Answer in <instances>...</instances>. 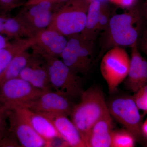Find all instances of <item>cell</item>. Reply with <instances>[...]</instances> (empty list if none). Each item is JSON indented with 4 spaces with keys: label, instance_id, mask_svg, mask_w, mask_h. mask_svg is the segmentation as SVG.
Masks as SVG:
<instances>
[{
    "label": "cell",
    "instance_id": "7",
    "mask_svg": "<svg viewBox=\"0 0 147 147\" xmlns=\"http://www.w3.org/2000/svg\"><path fill=\"white\" fill-rule=\"evenodd\" d=\"M107 106L112 117L131 132L136 141H142L144 136L142 131L143 116L132 96L116 98Z\"/></svg>",
    "mask_w": 147,
    "mask_h": 147
},
{
    "label": "cell",
    "instance_id": "18",
    "mask_svg": "<svg viewBox=\"0 0 147 147\" xmlns=\"http://www.w3.org/2000/svg\"><path fill=\"white\" fill-rule=\"evenodd\" d=\"M3 35L9 39L33 38L34 34L18 15L10 17L6 21Z\"/></svg>",
    "mask_w": 147,
    "mask_h": 147
},
{
    "label": "cell",
    "instance_id": "22",
    "mask_svg": "<svg viewBox=\"0 0 147 147\" xmlns=\"http://www.w3.org/2000/svg\"><path fill=\"white\" fill-rule=\"evenodd\" d=\"M136 142L133 134L125 129L113 130L111 147H133Z\"/></svg>",
    "mask_w": 147,
    "mask_h": 147
},
{
    "label": "cell",
    "instance_id": "19",
    "mask_svg": "<svg viewBox=\"0 0 147 147\" xmlns=\"http://www.w3.org/2000/svg\"><path fill=\"white\" fill-rule=\"evenodd\" d=\"M102 3L93 1L90 3L85 28L80 34L84 39L94 41L97 33L98 18Z\"/></svg>",
    "mask_w": 147,
    "mask_h": 147
},
{
    "label": "cell",
    "instance_id": "23",
    "mask_svg": "<svg viewBox=\"0 0 147 147\" xmlns=\"http://www.w3.org/2000/svg\"><path fill=\"white\" fill-rule=\"evenodd\" d=\"M53 13L52 10L40 13L30 21L27 26L35 35L38 32L49 27L52 21Z\"/></svg>",
    "mask_w": 147,
    "mask_h": 147
},
{
    "label": "cell",
    "instance_id": "13",
    "mask_svg": "<svg viewBox=\"0 0 147 147\" xmlns=\"http://www.w3.org/2000/svg\"><path fill=\"white\" fill-rule=\"evenodd\" d=\"M13 109L16 110L35 131L47 141L48 147L50 146V142L53 139L58 137L62 138L52 121L45 116L26 107H19Z\"/></svg>",
    "mask_w": 147,
    "mask_h": 147
},
{
    "label": "cell",
    "instance_id": "1",
    "mask_svg": "<svg viewBox=\"0 0 147 147\" xmlns=\"http://www.w3.org/2000/svg\"><path fill=\"white\" fill-rule=\"evenodd\" d=\"M80 98L69 116L85 143L91 129L108 110L103 92L97 87L84 90Z\"/></svg>",
    "mask_w": 147,
    "mask_h": 147
},
{
    "label": "cell",
    "instance_id": "33",
    "mask_svg": "<svg viewBox=\"0 0 147 147\" xmlns=\"http://www.w3.org/2000/svg\"><path fill=\"white\" fill-rule=\"evenodd\" d=\"M142 9L144 19L145 21L147 23V0H146Z\"/></svg>",
    "mask_w": 147,
    "mask_h": 147
},
{
    "label": "cell",
    "instance_id": "38",
    "mask_svg": "<svg viewBox=\"0 0 147 147\" xmlns=\"http://www.w3.org/2000/svg\"><path fill=\"white\" fill-rule=\"evenodd\" d=\"M108 1H110L111 2L117 4V2L118 0H108Z\"/></svg>",
    "mask_w": 147,
    "mask_h": 147
},
{
    "label": "cell",
    "instance_id": "16",
    "mask_svg": "<svg viewBox=\"0 0 147 147\" xmlns=\"http://www.w3.org/2000/svg\"><path fill=\"white\" fill-rule=\"evenodd\" d=\"M34 43L33 38L15 39L5 47L0 49V74L14 57L32 47Z\"/></svg>",
    "mask_w": 147,
    "mask_h": 147
},
{
    "label": "cell",
    "instance_id": "15",
    "mask_svg": "<svg viewBox=\"0 0 147 147\" xmlns=\"http://www.w3.org/2000/svg\"><path fill=\"white\" fill-rule=\"evenodd\" d=\"M42 115L52 121L61 137L69 147H86L79 130L68 116L60 114Z\"/></svg>",
    "mask_w": 147,
    "mask_h": 147
},
{
    "label": "cell",
    "instance_id": "4",
    "mask_svg": "<svg viewBox=\"0 0 147 147\" xmlns=\"http://www.w3.org/2000/svg\"><path fill=\"white\" fill-rule=\"evenodd\" d=\"M43 57L47 63L52 88L72 101L80 98L84 90L83 78L74 73L59 57Z\"/></svg>",
    "mask_w": 147,
    "mask_h": 147
},
{
    "label": "cell",
    "instance_id": "27",
    "mask_svg": "<svg viewBox=\"0 0 147 147\" xmlns=\"http://www.w3.org/2000/svg\"><path fill=\"white\" fill-rule=\"evenodd\" d=\"M10 111V109L0 102V135L7 128V120Z\"/></svg>",
    "mask_w": 147,
    "mask_h": 147
},
{
    "label": "cell",
    "instance_id": "10",
    "mask_svg": "<svg viewBox=\"0 0 147 147\" xmlns=\"http://www.w3.org/2000/svg\"><path fill=\"white\" fill-rule=\"evenodd\" d=\"M33 38V52L43 57H60L67 41L65 36L49 28L38 32Z\"/></svg>",
    "mask_w": 147,
    "mask_h": 147
},
{
    "label": "cell",
    "instance_id": "32",
    "mask_svg": "<svg viewBox=\"0 0 147 147\" xmlns=\"http://www.w3.org/2000/svg\"><path fill=\"white\" fill-rule=\"evenodd\" d=\"M9 38L3 35L0 34V49L5 47L10 42Z\"/></svg>",
    "mask_w": 147,
    "mask_h": 147
},
{
    "label": "cell",
    "instance_id": "6",
    "mask_svg": "<svg viewBox=\"0 0 147 147\" xmlns=\"http://www.w3.org/2000/svg\"><path fill=\"white\" fill-rule=\"evenodd\" d=\"M130 58L123 47H111L102 57L100 64L101 75L108 85L110 94L117 89L128 75Z\"/></svg>",
    "mask_w": 147,
    "mask_h": 147
},
{
    "label": "cell",
    "instance_id": "35",
    "mask_svg": "<svg viewBox=\"0 0 147 147\" xmlns=\"http://www.w3.org/2000/svg\"><path fill=\"white\" fill-rule=\"evenodd\" d=\"M142 131L144 136L147 137V119L142 124Z\"/></svg>",
    "mask_w": 147,
    "mask_h": 147
},
{
    "label": "cell",
    "instance_id": "34",
    "mask_svg": "<svg viewBox=\"0 0 147 147\" xmlns=\"http://www.w3.org/2000/svg\"><path fill=\"white\" fill-rule=\"evenodd\" d=\"M68 1L69 0H37L34 4L39 3L40 2L42 1H49L51 2L54 3L56 4L59 5L63 3Z\"/></svg>",
    "mask_w": 147,
    "mask_h": 147
},
{
    "label": "cell",
    "instance_id": "36",
    "mask_svg": "<svg viewBox=\"0 0 147 147\" xmlns=\"http://www.w3.org/2000/svg\"><path fill=\"white\" fill-rule=\"evenodd\" d=\"M36 1L37 0H27V1L25 3L24 5L27 6L31 5L34 4Z\"/></svg>",
    "mask_w": 147,
    "mask_h": 147
},
{
    "label": "cell",
    "instance_id": "31",
    "mask_svg": "<svg viewBox=\"0 0 147 147\" xmlns=\"http://www.w3.org/2000/svg\"><path fill=\"white\" fill-rule=\"evenodd\" d=\"M7 13L0 10V34L3 35L6 21L9 16Z\"/></svg>",
    "mask_w": 147,
    "mask_h": 147
},
{
    "label": "cell",
    "instance_id": "28",
    "mask_svg": "<svg viewBox=\"0 0 147 147\" xmlns=\"http://www.w3.org/2000/svg\"><path fill=\"white\" fill-rule=\"evenodd\" d=\"M146 85H147V61L144 58L142 61L141 74L138 82V90Z\"/></svg>",
    "mask_w": 147,
    "mask_h": 147
},
{
    "label": "cell",
    "instance_id": "3",
    "mask_svg": "<svg viewBox=\"0 0 147 147\" xmlns=\"http://www.w3.org/2000/svg\"><path fill=\"white\" fill-rule=\"evenodd\" d=\"M89 0H69L61 4L53 12L52 21L47 28L69 36L80 34L86 21Z\"/></svg>",
    "mask_w": 147,
    "mask_h": 147
},
{
    "label": "cell",
    "instance_id": "39",
    "mask_svg": "<svg viewBox=\"0 0 147 147\" xmlns=\"http://www.w3.org/2000/svg\"><path fill=\"white\" fill-rule=\"evenodd\" d=\"M145 113H146V114H147V111H146V112H145Z\"/></svg>",
    "mask_w": 147,
    "mask_h": 147
},
{
    "label": "cell",
    "instance_id": "12",
    "mask_svg": "<svg viewBox=\"0 0 147 147\" xmlns=\"http://www.w3.org/2000/svg\"><path fill=\"white\" fill-rule=\"evenodd\" d=\"M33 86L43 91L51 90L46 61L39 54L33 52L19 77Z\"/></svg>",
    "mask_w": 147,
    "mask_h": 147
},
{
    "label": "cell",
    "instance_id": "11",
    "mask_svg": "<svg viewBox=\"0 0 147 147\" xmlns=\"http://www.w3.org/2000/svg\"><path fill=\"white\" fill-rule=\"evenodd\" d=\"M8 120L9 128L16 136L21 147H48L47 141L35 131L16 110H10Z\"/></svg>",
    "mask_w": 147,
    "mask_h": 147
},
{
    "label": "cell",
    "instance_id": "2",
    "mask_svg": "<svg viewBox=\"0 0 147 147\" xmlns=\"http://www.w3.org/2000/svg\"><path fill=\"white\" fill-rule=\"evenodd\" d=\"M127 9L124 13L112 16L110 19L107 30L110 44L113 47H131L137 42L143 30L145 21L142 8L136 5Z\"/></svg>",
    "mask_w": 147,
    "mask_h": 147
},
{
    "label": "cell",
    "instance_id": "29",
    "mask_svg": "<svg viewBox=\"0 0 147 147\" xmlns=\"http://www.w3.org/2000/svg\"><path fill=\"white\" fill-rule=\"evenodd\" d=\"M141 37L137 41V45L139 49L147 55V29L144 30Z\"/></svg>",
    "mask_w": 147,
    "mask_h": 147
},
{
    "label": "cell",
    "instance_id": "17",
    "mask_svg": "<svg viewBox=\"0 0 147 147\" xmlns=\"http://www.w3.org/2000/svg\"><path fill=\"white\" fill-rule=\"evenodd\" d=\"M131 47V56L128 75L125 79L127 88L134 93L138 90V84L141 74L142 61L144 57L140 53L137 42Z\"/></svg>",
    "mask_w": 147,
    "mask_h": 147
},
{
    "label": "cell",
    "instance_id": "30",
    "mask_svg": "<svg viewBox=\"0 0 147 147\" xmlns=\"http://www.w3.org/2000/svg\"><path fill=\"white\" fill-rule=\"evenodd\" d=\"M138 0H118L117 4L122 8L129 9L136 6Z\"/></svg>",
    "mask_w": 147,
    "mask_h": 147
},
{
    "label": "cell",
    "instance_id": "14",
    "mask_svg": "<svg viewBox=\"0 0 147 147\" xmlns=\"http://www.w3.org/2000/svg\"><path fill=\"white\" fill-rule=\"evenodd\" d=\"M113 119L109 111L94 124L85 141L86 147H111Z\"/></svg>",
    "mask_w": 147,
    "mask_h": 147
},
{
    "label": "cell",
    "instance_id": "25",
    "mask_svg": "<svg viewBox=\"0 0 147 147\" xmlns=\"http://www.w3.org/2000/svg\"><path fill=\"white\" fill-rule=\"evenodd\" d=\"M139 110L147 111V85L139 89L132 96Z\"/></svg>",
    "mask_w": 147,
    "mask_h": 147
},
{
    "label": "cell",
    "instance_id": "5",
    "mask_svg": "<svg viewBox=\"0 0 147 147\" xmlns=\"http://www.w3.org/2000/svg\"><path fill=\"white\" fill-rule=\"evenodd\" d=\"M68 37L60 57L74 73L79 76H86L93 63L94 41L84 39L80 34Z\"/></svg>",
    "mask_w": 147,
    "mask_h": 147
},
{
    "label": "cell",
    "instance_id": "8",
    "mask_svg": "<svg viewBox=\"0 0 147 147\" xmlns=\"http://www.w3.org/2000/svg\"><path fill=\"white\" fill-rule=\"evenodd\" d=\"M44 92L17 77L0 85V102L11 110L24 107L39 97Z\"/></svg>",
    "mask_w": 147,
    "mask_h": 147
},
{
    "label": "cell",
    "instance_id": "21",
    "mask_svg": "<svg viewBox=\"0 0 147 147\" xmlns=\"http://www.w3.org/2000/svg\"><path fill=\"white\" fill-rule=\"evenodd\" d=\"M55 5L56 4L49 1H42L31 5L25 6V8L18 15L27 26L36 16L45 11L52 10Z\"/></svg>",
    "mask_w": 147,
    "mask_h": 147
},
{
    "label": "cell",
    "instance_id": "24",
    "mask_svg": "<svg viewBox=\"0 0 147 147\" xmlns=\"http://www.w3.org/2000/svg\"><path fill=\"white\" fill-rule=\"evenodd\" d=\"M111 17V13L110 9L105 3H102L100 8L98 18L97 32L107 30Z\"/></svg>",
    "mask_w": 147,
    "mask_h": 147
},
{
    "label": "cell",
    "instance_id": "20",
    "mask_svg": "<svg viewBox=\"0 0 147 147\" xmlns=\"http://www.w3.org/2000/svg\"><path fill=\"white\" fill-rule=\"evenodd\" d=\"M30 55L26 50L14 57L0 74V85L6 81L19 77L21 71L28 63Z\"/></svg>",
    "mask_w": 147,
    "mask_h": 147
},
{
    "label": "cell",
    "instance_id": "9",
    "mask_svg": "<svg viewBox=\"0 0 147 147\" xmlns=\"http://www.w3.org/2000/svg\"><path fill=\"white\" fill-rule=\"evenodd\" d=\"M74 103L68 98L57 92H44L39 97L24 107L42 115L60 114L70 116Z\"/></svg>",
    "mask_w": 147,
    "mask_h": 147
},
{
    "label": "cell",
    "instance_id": "26",
    "mask_svg": "<svg viewBox=\"0 0 147 147\" xmlns=\"http://www.w3.org/2000/svg\"><path fill=\"white\" fill-rule=\"evenodd\" d=\"M24 0H0V10L8 13L22 5Z\"/></svg>",
    "mask_w": 147,
    "mask_h": 147
},
{
    "label": "cell",
    "instance_id": "37",
    "mask_svg": "<svg viewBox=\"0 0 147 147\" xmlns=\"http://www.w3.org/2000/svg\"><path fill=\"white\" fill-rule=\"evenodd\" d=\"M90 2H91L93 1H100V2L102 3H105V2L106 1H108V0H89Z\"/></svg>",
    "mask_w": 147,
    "mask_h": 147
}]
</instances>
